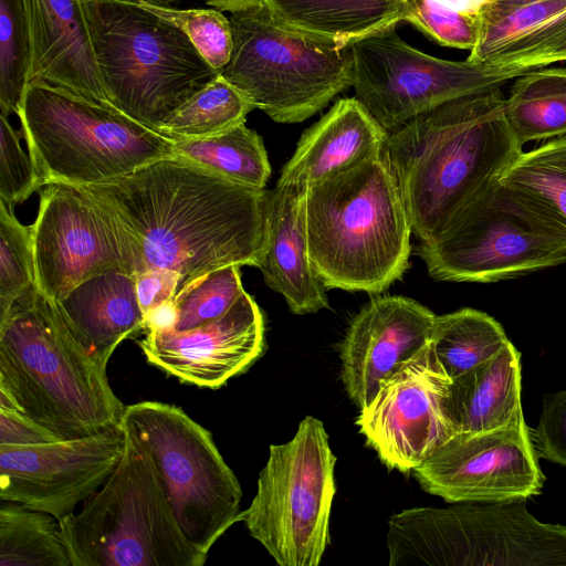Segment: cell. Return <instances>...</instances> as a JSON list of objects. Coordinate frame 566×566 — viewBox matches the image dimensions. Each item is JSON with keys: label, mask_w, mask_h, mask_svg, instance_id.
<instances>
[{"label": "cell", "mask_w": 566, "mask_h": 566, "mask_svg": "<svg viewBox=\"0 0 566 566\" xmlns=\"http://www.w3.org/2000/svg\"><path fill=\"white\" fill-rule=\"evenodd\" d=\"M83 187L130 232L143 271L177 273L178 291L219 268H258L261 261L265 189L232 182L175 156Z\"/></svg>", "instance_id": "obj_1"}, {"label": "cell", "mask_w": 566, "mask_h": 566, "mask_svg": "<svg viewBox=\"0 0 566 566\" xmlns=\"http://www.w3.org/2000/svg\"><path fill=\"white\" fill-rule=\"evenodd\" d=\"M500 87L465 95L389 132L385 154L420 241L437 235L523 153Z\"/></svg>", "instance_id": "obj_2"}, {"label": "cell", "mask_w": 566, "mask_h": 566, "mask_svg": "<svg viewBox=\"0 0 566 566\" xmlns=\"http://www.w3.org/2000/svg\"><path fill=\"white\" fill-rule=\"evenodd\" d=\"M0 407L69 440L119 426L126 406L35 286L0 316Z\"/></svg>", "instance_id": "obj_3"}, {"label": "cell", "mask_w": 566, "mask_h": 566, "mask_svg": "<svg viewBox=\"0 0 566 566\" xmlns=\"http://www.w3.org/2000/svg\"><path fill=\"white\" fill-rule=\"evenodd\" d=\"M312 265L326 289L379 294L409 269L412 224L385 149L306 189Z\"/></svg>", "instance_id": "obj_4"}, {"label": "cell", "mask_w": 566, "mask_h": 566, "mask_svg": "<svg viewBox=\"0 0 566 566\" xmlns=\"http://www.w3.org/2000/svg\"><path fill=\"white\" fill-rule=\"evenodd\" d=\"M109 104L158 132L219 71L171 22L136 4L85 1Z\"/></svg>", "instance_id": "obj_5"}, {"label": "cell", "mask_w": 566, "mask_h": 566, "mask_svg": "<svg viewBox=\"0 0 566 566\" xmlns=\"http://www.w3.org/2000/svg\"><path fill=\"white\" fill-rule=\"evenodd\" d=\"M125 439L106 482L59 521L72 566H202L208 553L180 530L149 455Z\"/></svg>", "instance_id": "obj_6"}, {"label": "cell", "mask_w": 566, "mask_h": 566, "mask_svg": "<svg viewBox=\"0 0 566 566\" xmlns=\"http://www.w3.org/2000/svg\"><path fill=\"white\" fill-rule=\"evenodd\" d=\"M18 116L42 185L87 186L174 157L175 142L113 106L31 82Z\"/></svg>", "instance_id": "obj_7"}, {"label": "cell", "mask_w": 566, "mask_h": 566, "mask_svg": "<svg viewBox=\"0 0 566 566\" xmlns=\"http://www.w3.org/2000/svg\"><path fill=\"white\" fill-rule=\"evenodd\" d=\"M387 547L390 566H566V525L526 500L412 507L390 517Z\"/></svg>", "instance_id": "obj_8"}, {"label": "cell", "mask_w": 566, "mask_h": 566, "mask_svg": "<svg viewBox=\"0 0 566 566\" xmlns=\"http://www.w3.org/2000/svg\"><path fill=\"white\" fill-rule=\"evenodd\" d=\"M417 252L436 281L494 283L566 263V234L496 179Z\"/></svg>", "instance_id": "obj_9"}, {"label": "cell", "mask_w": 566, "mask_h": 566, "mask_svg": "<svg viewBox=\"0 0 566 566\" xmlns=\"http://www.w3.org/2000/svg\"><path fill=\"white\" fill-rule=\"evenodd\" d=\"M233 46L220 75L276 123H301L353 82L349 48L279 24L263 1L231 12Z\"/></svg>", "instance_id": "obj_10"}, {"label": "cell", "mask_w": 566, "mask_h": 566, "mask_svg": "<svg viewBox=\"0 0 566 566\" xmlns=\"http://www.w3.org/2000/svg\"><path fill=\"white\" fill-rule=\"evenodd\" d=\"M119 427L149 455L182 533L208 553L238 522L242 497L211 432L160 401L126 406Z\"/></svg>", "instance_id": "obj_11"}, {"label": "cell", "mask_w": 566, "mask_h": 566, "mask_svg": "<svg viewBox=\"0 0 566 566\" xmlns=\"http://www.w3.org/2000/svg\"><path fill=\"white\" fill-rule=\"evenodd\" d=\"M335 463L324 423L313 416L290 441L270 446L256 493L238 522L277 565H319L329 544Z\"/></svg>", "instance_id": "obj_12"}, {"label": "cell", "mask_w": 566, "mask_h": 566, "mask_svg": "<svg viewBox=\"0 0 566 566\" xmlns=\"http://www.w3.org/2000/svg\"><path fill=\"white\" fill-rule=\"evenodd\" d=\"M30 226L36 289L57 301L81 282L109 271L143 272L137 244L118 216L83 186L40 189Z\"/></svg>", "instance_id": "obj_13"}, {"label": "cell", "mask_w": 566, "mask_h": 566, "mask_svg": "<svg viewBox=\"0 0 566 566\" xmlns=\"http://www.w3.org/2000/svg\"><path fill=\"white\" fill-rule=\"evenodd\" d=\"M350 50L355 97L388 133L449 101L524 75L429 55L405 42L395 28L354 43Z\"/></svg>", "instance_id": "obj_14"}, {"label": "cell", "mask_w": 566, "mask_h": 566, "mask_svg": "<svg viewBox=\"0 0 566 566\" xmlns=\"http://www.w3.org/2000/svg\"><path fill=\"white\" fill-rule=\"evenodd\" d=\"M450 381L429 342L360 409L359 432L389 470L412 472L455 434L444 409Z\"/></svg>", "instance_id": "obj_15"}, {"label": "cell", "mask_w": 566, "mask_h": 566, "mask_svg": "<svg viewBox=\"0 0 566 566\" xmlns=\"http://www.w3.org/2000/svg\"><path fill=\"white\" fill-rule=\"evenodd\" d=\"M412 473L421 489L448 503L527 500L545 482L525 419L455 433Z\"/></svg>", "instance_id": "obj_16"}, {"label": "cell", "mask_w": 566, "mask_h": 566, "mask_svg": "<svg viewBox=\"0 0 566 566\" xmlns=\"http://www.w3.org/2000/svg\"><path fill=\"white\" fill-rule=\"evenodd\" d=\"M125 442V433L116 426L69 440L0 444V501L17 502L60 521L106 482Z\"/></svg>", "instance_id": "obj_17"}, {"label": "cell", "mask_w": 566, "mask_h": 566, "mask_svg": "<svg viewBox=\"0 0 566 566\" xmlns=\"http://www.w3.org/2000/svg\"><path fill=\"white\" fill-rule=\"evenodd\" d=\"M138 344L147 361L161 371L185 384L218 389L262 356L264 316L244 292L214 321L185 332L149 329Z\"/></svg>", "instance_id": "obj_18"}, {"label": "cell", "mask_w": 566, "mask_h": 566, "mask_svg": "<svg viewBox=\"0 0 566 566\" xmlns=\"http://www.w3.org/2000/svg\"><path fill=\"white\" fill-rule=\"evenodd\" d=\"M436 314L405 296H375L354 316L340 344L349 399L367 406L380 382L429 344Z\"/></svg>", "instance_id": "obj_19"}, {"label": "cell", "mask_w": 566, "mask_h": 566, "mask_svg": "<svg viewBox=\"0 0 566 566\" xmlns=\"http://www.w3.org/2000/svg\"><path fill=\"white\" fill-rule=\"evenodd\" d=\"M31 41L29 84L42 82L109 105L85 0H22Z\"/></svg>", "instance_id": "obj_20"}, {"label": "cell", "mask_w": 566, "mask_h": 566, "mask_svg": "<svg viewBox=\"0 0 566 566\" xmlns=\"http://www.w3.org/2000/svg\"><path fill=\"white\" fill-rule=\"evenodd\" d=\"M468 61L524 74L566 61V0H484Z\"/></svg>", "instance_id": "obj_21"}, {"label": "cell", "mask_w": 566, "mask_h": 566, "mask_svg": "<svg viewBox=\"0 0 566 566\" xmlns=\"http://www.w3.org/2000/svg\"><path fill=\"white\" fill-rule=\"evenodd\" d=\"M306 189L276 184L268 190L265 238L258 265L265 284L283 296L295 315L329 307L326 287L312 265L308 250Z\"/></svg>", "instance_id": "obj_22"}, {"label": "cell", "mask_w": 566, "mask_h": 566, "mask_svg": "<svg viewBox=\"0 0 566 566\" xmlns=\"http://www.w3.org/2000/svg\"><path fill=\"white\" fill-rule=\"evenodd\" d=\"M387 137L356 97L338 99L303 133L276 184L307 189L380 154Z\"/></svg>", "instance_id": "obj_23"}, {"label": "cell", "mask_w": 566, "mask_h": 566, "mask_svg": "<svg viewBox=\"0 0 566 566\" xmlns=\"http://www.w3.org/2000/svg\"><path fill=\"white\" fill-rule=\"evenodd\" d=\"M53 302L73 336L105 369L117 346L145 327L135 275L122 271L94 275Z\"/></svg>", "instance_id": "obj_24"}, {"label": "cell", "mask_w": 566, "mask_h": 566, "mask_svg": "<svg viewBox=\"0 0 566 566\" xmlns=\"http://www.w3.org/2000/svg\"><path fill=\"white\" fill-rule=\"evenodd\" d=\"M521 358L510 340L490 359L451 379L444 409L455 433L495 430L524 419Z\"/></svg>", "instance_id": "obj_25"}, {"label": "cell", "mask_w": 566, "mask_h": 566, "mask_svg": "<svg viewBox=\"0 0 566 566\" xmlns=\"http://www.w3.org/2000/svg\"><path fill=\"white\" fill-rule=\"evenodd\" d=\"M273 19L294 32L349 48L405 21L403 0H262Z\"/></svg>", "instance_id": "obj_26"}, {"label": "cell", "mask_w": 566, "mask_h": 566, "mask_svg": "<svg viewBox=\"0 0 566 566\" xmlns=\"http://www.w3.org/2000/svg\"><path fill=\"white\" fill-rule=\"evenodd\" d=\"M175 157L198 165L232 182L264 189L271 165L262 137L240 124L226 132L174 140Z\"/></svg>", "instance_id": "obj_27"}, {"label": "cell", "mask_w": 566, "mask_h": 566, "mask_svg": "<svg viewBox=\"0 0 566 566\" xmlns=\"http://www.w3.org/2000/svg\"><path fill=\"white\" fill-rule=\"evenodd\" d=\"M509 342L494 317L471 307L437 315L430 338L434 356L450 379L490 359Z\"/></svg>", "instance_id": "obj_28"}, {"label": "cell", "mask_w": 566, "mask_h": 566, "mask_svg": "<svg viewBox=\"0 0 566 566\" xmlns=\"http://www.w3.org/2000/svg\"><path fill=\"white\" fill-rule=\"evenodd\" d=\"M499 181L566 234V134L523 151Z\"/></svg>", "instance_id": "obj_29"}, {"label": "cell", "mask_w": 566, "mask_h": 566, "mask_svg": "<svg viewBox=\"0 0 566 566\" xmlns=\"http://www.w3.org/2000/svg\"><path fill=\"white\" fill-rule=\"evenodd\" d=\"M0 566H72L59 521L20 503L1 501Z\"/></svg>", "instance_id": "obj_30"}, {"label": "cell", "mask_w": 566, "mask_h": 566, "mask_svg": "<svg viewBox=\"0 0 566 566\" xmlns=\"http://www.w3.org/2000/svg\"><path fill=\"white\" fill-rule=\"evenodd\" d=\"M504 111L522 146L566 134V95L557 85L554 69H539L516 77L505 97Z\"/></svg>", "instance_id": "obj_31"}, {"label": "cell", "mask_w": 566, "mask_h": 566, "mask_svg": "<svg viewBox=\"0 0 566 566\" xmlns=\"http://www.w3.org/2000/svg\"><path fill=\"white\" fill-rule=\"evenodd\" d=\"M250 101L220 73L171 114L158 133L172 139L201 138L245 123Z\"/></svg>", "instance_id": "obj_32"}, {"label": "cell", "mask_w": 566, "mask_h": 566, "mask_svg": "<svg viewBox=\"0 0 566 566\" xmlns=\"http://www.w3.org/2000/svg\"><path fill=\"white\" fill-rule=\"evenodd\" d=\"M31 41L22 0H0V111H20L29 86Z\"/></svg>", "instance_id": "obj_33"}, {"label": "cell", "mask_w": 566, "mask_h": 566, "mask_svg": "<svg viewBox=\"0 0 566 566\" xmlns=\"http://www.w3.org/2000/svg\"><path fill=\"white\" fill-rule=\"evenodd\" d=\"M240 265H228L188 282L172 298L176 322L172 331L185 332L226 314L245 292Z\"/></svg>", "instance_id": "obj_34"}, {"label": "cell", "mask_w": 566, "mask_h": 566, "mask_svg": "<svg viewBox=\"0 0 566 566\" xmlns=\"http://www.w3.org/2000/svg\"><path fill=\"white\" fill-rule=\"evenodd\" d=\"M35 286L30 227L0 202V316Z\"/></svg>", "instance_id": "obj_35"}, {"label": "cell", "mask_w": 566, "mask_h": 566, "mask_svg": "<svg viewBox=\"0 0 566 566\" xmlns=\"http://www.w3.org/2000/svg\"><path fill=\"white\" fill-rule=\"evenodd\" d=\"M179 28L217 71L229 62L233 40L230 20L217 9H175L139 4Z\"/></svg>", "instance_id": "obj_36"}, {"label": "cell", "mask_w": 566, "mask_h": 566, "mask_svg": "<svg viewBox=\"0 0 566 566\" xmlns=\"http://www.w3.org/2000/svg\"><path fill=\"white\" fill-rule=\"evenodd\" d=\"M405 21L442 46L471 50L478 39L476 13L457 10L440 0H403Z\"/></svg>", "instance_id": "obj_37"}, {"label": "cell", "mask_w": 566, "mask_h": 566, "mask_svg": "<svg viewBox=\"0 0 566 566\" xmlns=\"http://www.w3.org/2000/svg\"><path fill=\"white\" fill-rule=\"evenodd\" d=\"M9 116L0 114V202L8 209L27 200L43 185L30 154L20 145V135Z\"/></svg>", "instance_id": "obj_38"}, {"label": "cell", "mask_w": 566, "mask_h": 566, "mask_svg": "<svg viewBox=\"0 0 566 566\" xmlns=\"http://www.w3.org/2000/svg\"><path fill=\"white\" fill-rule=\"evenodd\" d=\"M530 436L538 459L566 468V389L544 395Z\"/></svg>", "instance_id": "obj_39"}, {"label": "cell", "mask_w": 566, "mask_h": 566, "mask_svg": "<svg viewBox=\"0 0 566 566\" xmlns=\"http://www.w3.org/2000/svg\"><path fill=\"white\" fill-rule=\"evenodd\" d=\"M135 280L138 304L145 317L153 310L171 301L180 282L177 273L155 269L135 274Z\"/></svg>", "instance_id": "obj_40"}, {"label": "cell", "mask_w": 566, "mask_h": 566, "mask_svg": "<svg viewBox=\"0 0 566 566\" xmlns=\"http://www.w3.org/2000/svg\"><path fill=\"white\" fill-rule=\"evenodd\" d=\"M59 440L19 411L0 407V444L31 446Z\"/></svg>", "instance_id": "obj_41"}, {"label": "cell", "mask_w": 566, "mask_h": 566, "mask_svg": "<svg viewBox=\"0 0 566 566\" xmlns=\"http://www.w3.org/2000/svg\"><path fill=\"white\" fill-rule=\"evenodd\" d=\"M206 3L220 11L235 12L260 3L262 0H205Z\"/></svg>", "instance_id": "obj_42"}, {"label": "cell", "mask_w": 566, "mask_h": 566, "mask_svg": "<svg viewBox=\"0 0 566 566\" xmlns=\"http://www.w3.org/2000/svg\"><path fill=\"white\" fill-rule=\"evenodd\" d=\"M446 4L469 13H476L484 0H440Z\"/></svg>", "instance_id": "obj_43"}, {"label": "cell", "mask_w": 566, "mask_h": 566, "mask_svg": "<svg viewBox=\"0 0 566 566\" xmlns=\"http://www.w3.org/2000/svg\"><path fill=\"white\" fill-rule=\"evenodd\" d=\"M85 1H101V2H118V3H127V4H150V6H159V7H169L170 3L176 0H85Z\"/></svg>", "instance_id": "obj_44"}, {"label": "cell", "mask_w": 566, "mask_h": 566, "mask_svg": "<svg viewBox=\"0 0 566 566\" xmlns=\"http://www.w3.org/2000/svg\"><path fill=\"white\" fill-rule=\"evenodd\" d=\"M555 78L560 91L566 95V69L565 67H553Z\"/></svg>", "instance_id": "obj_45"}]
</instances>
